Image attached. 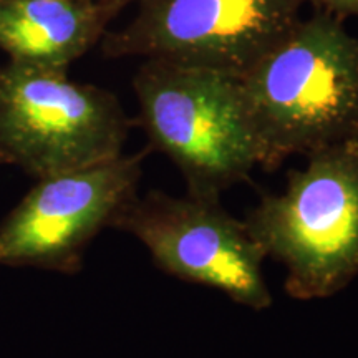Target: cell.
<instances>
[{
    "mask_svg": "<svg viewBox=\"0 0 358 358\" xmlns=\"http://www.w3.org/2000/svg\"><path fill=\"white\" fill-rule=\"evenodd\" d=\"M239 80L259 166L358 141V37L324 12L297 25Z\"/></svg>",
    "mask_w": 358,
    "mask_h": 358,
    "instance_id": "obj_1",
    "label": "cell"
},
{
    "mask_svg": "<svg viewBox=\"0 0 358 358\" xmlns=\"http://www.w3.org/2000/svg\"><path fill=\"white\" fill-rule=\"evenodd\" d=\"M306 158L244 222L264 256L285 267L289 297L308 302L342 292L358 275V141Z\"/></svg>",
    "mask_w": 358,
    "mask_h": 358,
    "instance_id": "obj_2",
    "label": "cell"
},
{
    "mask_svg": "<svg viewBox=\"0 0 358 358\" xmlns=\"http://www.w3.org/2000/svg\"><path fill=\"white\" fill-rule=\"evenodd\" d=\"M151 146L166 155L196 198L221 201L259 166L257 143L234 75L146 58L133 78Z\"/></svg>",
    "mask_w": 358,
    "mask_h": 358,
    "instance_id": "obj_3",
    "label": "cell"
},
{
    "mask_svg": "<svg viewBox=\"0 0 358 358\" xmlns=\"http://www.w3.org/2000/svg\"><path fill=\"white\" fill-rule=\"evenodd\" d=\"M129 118L113 93L60 69L0 66V163L35 179L123 155Z\"/></svg>",
    "mask_w": 358,
    "mask_h": 358,
    "instance_id": "obj_4",
    "label": "cell"
},
{
    "mask_svg": "<svg viewBox=\"0 0 358 358\" xmlns=\"http://www.w3.org/2000/svg\"><path fill=\"white\" fill-rule=\"evenodd\" d=\"M113 229L136 237L161 271L189 284L219 290L250 310L272 307L262 272V249L221 201L171 196L161 191L134 196L115 217Z\"/></svg>",
    "mask_w": 358,
    "mask_h": 358,
    "instance_id": "obj_5",
    "label": "cell"
},
{
    "mask_svg": "<svg viewBox=\"0 0 358 358\" xmlns=\"http://www.w3.org/2000/svg\"><path fill=\"white\" fill-rule=\"evenodd\" d=\"M306 0H140L106 57L163 58L241 77L301 20Z\"/></svg>",
    "mask_w": 358,
    "mask_h": 358,
    "instance_id": "obj_6",
    "label": "cell"
},
{
    "mask_svg": "<svg viewBox=\"0 0 358 358\" xmlns=\"http://www.w3.org/2000/svg\"><path fill=\"white\" fill-rule=\"evenodd\" d=\"M145 156L40 178L0 222V266L82 271L88 244L138 194Z\"/></svg>",
    "mask_w": 358,
    "mask_h": 358,
    "instance_id": "obj_7",
    "label": "cell"
},
{
    "mask_svg": "<svg viewBox=\"0 0 358 358\" xmlns=\"http://www.w3.org/2000/svg\"><path fill=\"white\" fill-rule=\"evenodd\" d=\"M111 19L100 0H3L0 50L19 64L69 70L103 38Z\"/></svg>",
    "mask_w": 358,
    "mask_h": 358,
    "instance_id": "obj_8",
    "label": "cell"
},
{
    "mask_svg": "<svg viewBox=\"0 0 358 358\" xmlns=\"http://www.w3.org/2000/svg\"><path fill=\"white\" fill-rule=\"evenodd\" d=\"M315 7L317 12L329 13L337 19L358 17V0H306Z\"/></svg>",
    "mask_w": 358,
    "mask_h": 358,
    "instance_id": "obj_9",
    "label": "cell"
},
{
    "mask_svg": "<svg viewBox=\"0 0 358 358\" xmlns=\"http://www.w3.org/2000/svg\"><path fill=\"white\" fill-rule=\"evenodd\" d=\"M101 3H105L106 7L110 8L111 12L115 13V17L118 15V12L122 10L123 7H127L128 3H131V2H140V0H100Z\"/></svg>",
    "mask_w": 358,
    "mask_h": 358,
    "instance_id": "obj_10",
    "label": "cell"
},
{
    "mask_svg": "<svg viewBox=\"0 0 358 358\" xmlns=\"http://www.w3.org/2000/svg\"><path fill=\"white\" fill-rule=\"evenodd\" d=\"M0 2H3V0H0Z\"/></svg>",
    "mask_w": 358,
    "mask_h": 358,
    "instance_id": "obj_11",
    "label": "cell"
}]
</instances>
